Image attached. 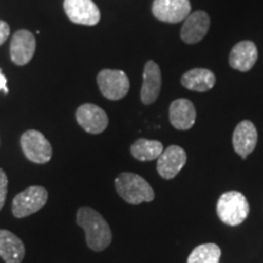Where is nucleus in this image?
<instances>
[{
	"label": "nucleus",
	"mask_w": 263,
	"mask_h": 263,
	"mask_svg": "<svg viewBox=\"0 0 263 263\" xmlns=\"http://www.w3.org/2000/svg\"><path fill=\"white\" fill-rule=\"evenodd\" d=\"M48 190L41 185H33L18 193L12 200L11 211L16 218H25L38 212L48 201Z\"/></svg>",
	"instance_id": "20e7f679"
},
{
	"label": "nucleus",
	"mask_w": 263,
	"mask_h": 263,
	"mask_svg": "<svg viewBox=\"0 0 263 263\" xmlns=\"http://www.w3.org/2000/svg\"><path fill=\"white\" fill-rule=\"evenodd\" d=\"M21 149L31 162L43 164L51 160L52 147L49 140L39 130L29 129L25 132L20 139Z\"/></svg>",
	"instance_id": "39448f33"
},
{
	"label": "nucleus",
	"mask_w": 263,
	"mask_h": 263,
	"mask_svg": "<svg viewBox=\"0 0 263 263\" xmlns=\"http://www.w3.org/2000/svg\"><path fill=\"white\" fill-rule=\"evenodd\" d=\"M257 129L251 121H241L235 127L233 133V147L235 153L242 159H246L257 144Z\"/></svg>",
	"instance_id": "f8f14e48"
},
{
	"label": "nucleus",
	"mask_w": 263,
	"mask_h": 263,
	"mask_svg": "<svg viewBox=\"0 0 263 263\" xmlns=\"http://www.w3.org/2000/svg\"><path fill=\"white\" fill-rule=\"evenodd\" d=\"M258 58V51L254 42L242 41L233 47L229 54V65L234 70L248 72L254 67Z\"/></svg>",
	"instance_id": "2eb2a0df"
},
{
	"label": "nucleus",
	"mask_w": 263,
	"mask_h": 263,
	"mask_svg": "<svg viewBox=\"0 0 263 263\" xmlns=\"http://www.w3.org/2000/svg\"><path fill=\"white\" fill-rule=\"evenodd\" d=\"M161 71L159 65L155 61L150 60L144 67L143 87H141L140 98L144 105H151L157 100L161 90Z\"/></svg>",
	"instance_id": "4468645a"
},
{
	"label": "nucleus",
	"mask_w": 263,
	"mask_h": 263,
	"mask_svg": "<svg viewBox=\"0 0 263 263\" xmlns=\"http://www.w3.org/2000/svg\"><path fill=\"white\" fill-rule=\"evenodd\" d=\"M26 249L22 240L14 233L0 229V257L5 263H21Z\"/></svg>",
	"instance_id": "f3484780"
},
{
	"label": "nucleus",
	"mask_w": 263,
	"mask_h": 263,
	"mask_svg": "<svg viewBox=\"0 0 263 263\" xmlns=\"http://www.w3.org/2000/svg\"><path fill=\"white\" fill-rule=\"evenodd\" d=\"M6 83H8V81H6V77L3 74L2 68H0V90H3L5 94H8L9 89H8V87H6Z\"/></svg>",
	"instance_id": "5701e85b"
},
{
	"label": "nucleus",
	"mask_w": 263,
	"mask_h": 263,
	"mask_svg": "<svg viewBox=\"0 0 263 263\" xmlns=\"http://www.w3.org/2000/svg\"><path fill=\"white\" fill-rule=\"evenodd\" d=\"M64 9L73 24L95 26L100 21V10L93 0H65Z\"/></svg>",
	"instance_id": "6e6552de"
},
{
	"label": "nucleus",
	"mask_w": 263,
	"mask_h": 263,
	"mask_svg": "<svg viewBox=\"0 0 263 263\" xmlns=\"http://www.w3.org/2000/svg\"><path fill=\"white\" fill-rule=\"evenodd\" d=\"M250 205L245 195L239 192H227L217 201V216L227 226H239L248 218Z\"/></svg>",
	"instance_id": "7ed1b4c3"
},
{
	"label": "nucleus",
	"mask_w": 263,
	"mask_h": 263,
	"mask_svg": "<svg viewBox=\"0 0 263 263\" xmlns=\"http://www.w3.org/2000/svg\"><path fill=\"white\" fill-rule=\"evenodd\" d=\"M186 154L183 147L171 145L157 159V172L163 179H173L185 166Z\"/></svg>",
	"instance_id": "9b49d317"
},
{
	"label": "nucleus",
	"mask_w": 263,
	"mask_h": 263,
	"mask_svg": "<svg viewBox=\"0 0 263 263\" xmlns=\"http://www.w3.org/2000/svg\"><path fill=\"white\" fill-rule=\"evenodd\" d=\"M35 38L27 29H20L14 34L10 44V57L15 65L25 66L32 60L35 52Z\"/></svg>",
	"instance_id": "9d476101"
},
{
	"label": "nucleus",
	"mask_w": 263,
	"mask_h": 263,
	"mask_svg": "<svg viewBox=\"0 0 263 263\" xmlns=\"http://www.w3.org/2000/svg\"><path fill=\"white\" fill-rule=\"evenodd\" d=\"M76 222L83 228L85 242L93 251H104L112 241V232L108 223L91 207H81L76 215Z\"/></svg>",
	"instance_id": "f257e3e1"
},
{
	"label": "nucleus",
	"mask_w": 263,
	"mask_h": 263,
	"mask_svg": "<svg viewBox=\"0 0 263 263\" xmlns=\"http://www.w3.org/2000/svg\"><path fill=\"white\" fill-rule=\"evenodd\" d=\"M76 120L90 134H100L108 126V117L101 107L94 104H83L76 111Z\"/></svg>",
	"instance_id": "1a4fd4ad"
},
{
	"label": "nucleus",
	"mask_w": 263,
	"mask_h": 263,
	"mask_svg": "<svg viewBox=\"0 0 263 263\" xmlns=\"http://www.w3.org/2000/svg\"><path fill=\"white\" fill-rule=\"evenodd\" d=\"M210 28V16L205 11H195L184 21L180 38L186 44H195L205 38Z\"/></svg>",
	"instance_id": "ddd939ff"
},
{
	"label": "nucleus",
	"mask_w": 263,
	"mask_h": 263,
	"mask_svg": "<svg viewBox=\"0 0 263 263\" xmlns=\"http://www.w3.org/2000/svg\"><path fill=\"white\" fill-rule=\"evenodd\" d=\"M163 150L162 143L157 140L144 139V138L134 141L133 145L130 146L132 156L138 161H143V162L159 159Z\"/></svg>",
	"instance_id": "6ab92c4d"
},
{
	"label": "nucleus",
	"mask_w": 263,
	"mask_h": 263,
	"mask_svg": "<svg viewBox=\"0 0 263 263\" xmlns=\"http://www.w3.org/2000/svg\"><path fill=\"white\" fill-rule=\"evenodd\" d=\"M196 110L188 99H177L170 106V122L176 129L188 130L195 124Z\"/></svg>",
	"instance_id": "dca6fc26"
},
{
	"label": "nucleus",
	"mask_w": 263,
	"mask_h": 263,
	"mask_svg": "<svg viewBox=\"0 0 263 263\" xmlns=\"http://www.w3.org/2000/svg\"><path fill=\"white\" fill-rule=\"evenodd\" d=\"M10 34V27L5 21L0 20V45H3L6 42V39L9 38Z\"/></svg>",
	"instance_id": "4be33fe9"
},
{
	"label": "nucleus",
	"mask_w": 263,
	"mask_h": 263,
	"mask_svg": "<svg viewBox=\"0 0 263 263\" xmlns=\"http://www.w3.org/2000/svg\"><path fill=\"white\" fill-rule=\"evenodd\" d=\"M8 186H9V180L8 176L4 172V170L0 168V211L5 205L6 195H8Z\"/></svg>",
	"instance_id": "412c9836"
},
{
	"label": "nucleus",
	"mask_w": 263,
	"mask_h": 263,
	"mask_svg": "<svg viewBox=\"0 0 263 263\" xmlns=\"http://www.w3.org/2000/svg\"><path fill=\"white\" fill-rule=\"evenodd\" d=\"M221 248L213 242H207L196 246L189 255L186 263H219Z\"/></svg>",
	"instance_id": "aec40b11"
},
{
	"label": "nucleus",
	"mask_w": 263,
	"mask_h": 263,
	"mask_svg": "<svg viewBox=\"0 0 263 263\" xmlns=\"http://www.w3.org/2000/svg\"><path fill=\"white\" fill-rule=\"evenodd\" d=\"M115 188L124 201L130 205L150 202L155 199V192L143 177L136 173H120L115 179Z\"/></svg>",
	"instance_id": "f03ea898"
},
{
	"label": "nucleus",
	"mask_w": 263,
	"mask_h": 263,
	"mask_svg": "<svg viewBox=\"0 0 263 263\" xmlns=\"http://www.w3.org/2000/svg\"><path fill=\"white\" fill-rule=\"evenodd\" d=\"M182 84L189 90L205 93L215 87L216 76L207 68H194L182 76Z\"/></svg>",
	"instance_id": "a211bd4d"
},
{
	"label": "nucleus",
	"mask_w": 263,
	"mask_h": 263,
	"mask_svg": "<svg viewBox=\"0 0 263 263\" xmlns=\"http://www.w3.org/2000/svg\"><path fill=\"white\" fill-rule=\"evenodd\" d=\"M98 84L101 94L108 100H120L129 91V80L123 71L103 70L98 74Z\"/></svg>",
	"instance_id": "423d86ee"
},
{
	"label": "nucleus",
	"mask_w": 263,
	"mask_h": 263,
	"mask_svg": "<svg viewBox=\"0 0 263 263\" xmlns=\"http://www.w3.org/2000/svg\"><path fill=\"white\" fill-rule=\"evenodd\" d=\"M189 0H154L153 14L167 24H178L192 14Z\"/></svg>",
	"instance_id": "0eeeda50"
}]
</instances>
